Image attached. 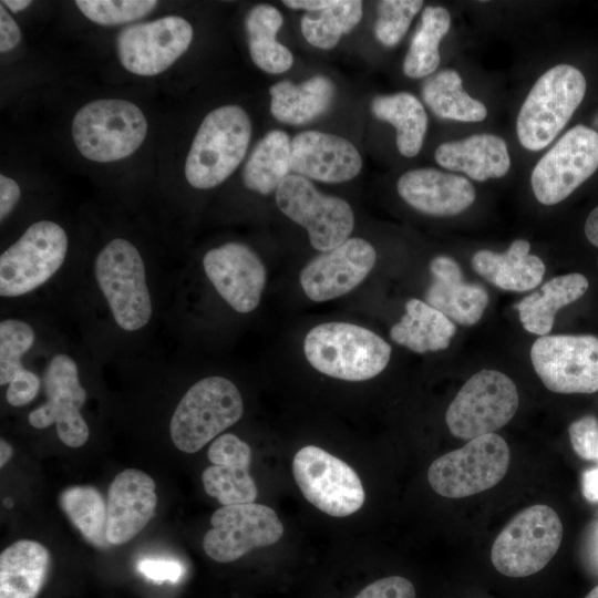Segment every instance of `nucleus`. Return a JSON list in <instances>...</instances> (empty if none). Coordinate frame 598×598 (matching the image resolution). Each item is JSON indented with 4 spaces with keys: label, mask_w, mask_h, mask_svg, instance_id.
<instances>
[{
    "label": "nucleus",
    "mask_w": 598,
    "mask_h": 598,
    "mask_svg": "<svg viewBox=\"0 0 598 598\" xmlns=\"http://www.w3.org/2000/svg\"><path fill=\"white\" fill-rule=\"evenodd\" d=\"M308 362L319 372L346 381H364L381 373L390 344L371 330L347 322L313 327L305 338Z\"/></svg>",
    "instance_id": "1"
},
{
    "label": "nucleus",
    "mask_w": 598,
    "mask_h": 598,
    "mask_svg": "<svg viewBox=\"0 0 598 598\" xmlns=\"http://www.w3.org/2000/svg\"><path fill=\"white\" fill-rule=\"evenodd\" d=\"M251 137L247 112L228 104L210 111L200 123L185 162L189 185L208 189L227 179L244 159Z\"/></svg>",
    "instance_id": "2"
},
{
    "label": "nucleus",
    "mask_w": 598,
    "mask_h": 598,
    "mask_svg": "<svg viewBox=\"0 0 598 598\" xmlns=\"http://www.w3.org/2000/svg\"><path fill=\"white\" fill-rule=\"evenodd\" d=\"M147 121L134 103L101 99L86 103L74 115L72 137L85 158L110 163L131 156L144 142Z\"/></svg>",
    "instance_id": "3"
},
{
    "label": "nucleus",
    "mask_w": 598,
    "mask_h": 598,
    "mask_svg": "<svg viewBox=\"0 0 598 598\" xmlns=\"http://www.w3.org/2000/svg\"><path fill=\"white\" fill-rule=\"evenodd\" d=\"M586 93V79L579 69L558 64L535 82L516 122L518 141L526 150L548 146L568 123Z\"/></svg>",
    "instance_id": "4"
},
{
    "label": "nucleus",
    "mask_w": 598,
    "mask_h": 598,
    "mask_svg": "<svg viewBox=\"0 0 598 598\" xmlns=\"http://www.w3.org/2000/svg\"><path fill=\"white\" fill-rule=\"evenodd\" d=\"M237 386L224 377H207L193 384L177 404L169 423L174 445L195 453L243 415Z\"/></svg>",
    "instance_id": "5"
},
{
    "label": "nucleus",
    "mask_w": 598,
    "mask_h": 598,
    "mask_svg": "<svg viewBox=\"0 0 598 598\" xmlns=\"http://www.w3.org/2000/svg\"><path fill=\"white\" fill-rule=\"evenodd\" d=\"M95 280L116 324L133 332L144 328L153 313L145 266L137 248L124 238H114L94 260Z\"/></svg>",
    "instance_id": "6"
},
{
    "label": "nucleus",
    "mask_w": 598,
    "mask_h": 598,
    "mask_svg": "<svg viewBox=\"0 0 598 598\" xmlns=\"http://www.w3.org/2000/svg\"><path fill=\"white\" fill-rule=\"evenodd\" d=\"M564 528L558 514L548 505L524 508L495 538L491 559L508 577H526L542 570L557 553Z\"/></svg>",
    "instance_id": "7"
},
{
    "label": "nucleus",
    "mask_w": 598,
    "mask_h": 598,
    "mask_svg": "<svg viewBox=\"0 0 598 598\" xmlns=\"http://www.w3.org/2000/svg\"><path fill=\"white\" fill-rule=\"evenodd\" d=\"M509 461L506 441L491 433L472 439L463 447L433 461L427 480L439 495L463 498L498 484L507 472Z\"/></svg>",
    "instance_id": "8"
},
{
    "label": "nucleus",
    "mask_w": 598,
    "mask_h": 598,
    "mask_svg": "<svg viewBox=\"0 0 598 598\" xmlns=\"http://www.w3.org/2000/svg\"><path fill=\"white\" fill-rule=\"evenodd\" d=\"M518 403L513 380L497 370L484 369L460 389L446 410L445 421L452 435L470 441L507 424Z\"/></svg>",
    "instance_id": "9"
},
{
    "label": "nucleus",
    "mask_w": 598,
    "mask_h": 598,
    "mask_svg": "<svg viewBox=\"0 0 598 598\" xmlns=\"http://www.w3.org/2000/svg\"><path fill=\"white\" fill-rule=\"evenodd\" d=\"M66 251L68 236L59 224L30 225L0 256V296L14 298L35 290L60 269Z\"/></svg>",
    "instance_id": "10"
},
{
    "label": "nucleus",
    "mask_w": 598,
    "mask_h": 598,
    "mask_svg": "<svg viewBox=\"0 0 598 598\" xmlns=\"http://www.w3.org/2000/svg\"><path fill=\"white\" fill-rule=\"evenodd\" d=\"M279 209L306 228L317 250L329 251L346 241L354 226L351 206L342 198L320 193L306 177L290 174L276 190Z\"/></svg>",
    "instance_id": "11"
},
{
    "label": "nucleus",
    "mask_w": 598,
    "mask_h": 598,
    "mask_svg": "<svg viewBox=\"0 0 598 598\" xmlns=\"http://www.w3.org/2000/svg\"><path fill=\"white\" fill-rule=\"evenodd\" d=\"M292 473L305 498L330 516H349L364 503V489L355 471L318 446L308 445L296 453Z\"/></svg>",
    "instance_id": "12"
},
{
    "label": "nucleus",
    "mask_w": 598,
    "mask_h": 598,
    "mask_svg": "<svg viewBox=\"0 0 598 598\" xmlns=\"http://www.w3.org/2000/svg\"><path fill=\"white\" fill-rule=\"evenodd\" d=\"M598 168V133L585 125L567 131L537 162L530 176L536 199L555 205Z\"/></svg>",
    "instance_id": "13"
},
{
    "label": "nucleus",
    "mask_w": 598,
    "mask_h": 598,
    "mask_svg": "<svg viewBox=\"0 0 598 598\" xmlns=\"http://www.w3.org/2000/svg\"><path fill=\"white\" fill-rule=\"evenodd\" d=\"M530 360L549 391L563 394L598 391V338L595 336H543L533 343Z\"/></svg>",
    "instance_id": "14"
},
{
    "label": "nucleus",
    "mask_w": 598,
    "mask_h": 598,
    "mask_svg": "<svg viewBox=\"0 0 598 598\" xmlns=\"http://www.w3.org/2000/svg\"><path fill=\"white\" fill-rule=\"evenodd\" d=\"M210 525L203 548L218 563H229L255 548L272 545L283 534L276 512L256 503L221 506L212 515Z\"/></svg>",
    "instance_id": "15"
},
{
    "label": "nucleus",
    "mask_w": 598,
    "mask_h": 598,
    "mask_svg": "<svg viewBox=\"0 0 598 598\" xmlns=\"http://www.w3.org/2000/svg\"><path fill=\"white\" fill-rule=\"evenodd\" d=\"M193 35L190 23L178 16L131 24L117 35L118 60L133 74L156 75L186 52Z\"/></svg>",
    "instance_id": "16"
},
{
    "label": "nucleus",
    "mask_w": 598,
    "mask_h": 598,
    "mask_svg": "<svg viewBox=\"0 0 598 598\" xmlns=\"http://www.w3.org/2000/svg\"><path fill=\"white\" fill-rule=\"evenodd\" d=\"M43 382L48 401L30 412L29 423L35 429L55 424L58 436L65 445L82 446L90 431L80 412L86 392L75 361L69 354H55L47 365Z\"/></svg>",
    "instance_id": "17"
},
{
    "label": "nucleus",
    "mask_w": 598,
    "mask_h": 598,
    "mask_svg": "<svg viewBox=\"0 0 598 598\" xmlns=\"http://www.w3.org/2000/svg\"><path fill=\"white\" fill-rule=\"evenodd\" d=\"M377 251L362 238H348L313 258L300 272V285L313 301L338 298L355 288L375 265Z\"/></svg>",
    "instance_id": "18"
},
{
    "label": "nucleus",
    "mask_w": 598,
    "mask_h": 598,
    "mask_svg": "<svg viewBox=\"0 0 598 598\" xmlns=\"http://www.w3.org/2000/svg\"><path fill=\"white\" fill-rule=\"evenodd\" d=\"M206 276L219 296L237 312L256 309L266 283V269L248 246L227 243L209 249L203 258Z\"/></svg>",
    "instance_id": "19"
},
{
    "label": "nucleus",
    "mask_w": 598,
    "mask_h": 598,
    "mask_svg": "<svg viewBox=\"0 0 598 598\" xmlns=\"http://www.w3.org/2000/svg\"><path fill=\"white\" fill-rule=\"evenodd\" d=\"M362 158L348 140L319 131H303L291 141L290 168L297 175L323 183H341L355 177Z\"/></svg>",
    "instance_id": "20"
},
{
    "label": "nucleus",
    "mask_w": 598,
    "mask_h": 598,
    "mask_svg": "<svg viewBox=\"0 0 598 598\" xmlns=\"http://www.w3.org/2000/svg\"><path fill=\"white\" fill-rule=\"evenodd\" d=\"M157 497L155 483L146 473L127 468L109 487L106 537L112 545L133 539L152 519Z\"/></svg>",
    "instance_id": "21"
},
{
    "label": "nucleus",
    "mask_w": 598,
    "mask_h": 598,
    "mask_svg": "<svg viewBox=\"0 0 598 598\" xmlns=\"http://www.w3.org/2000/svg\"><path fill=\"white\" fill-rule=\"evenodd\" d=\"M213 464L202 474L205 492L223 506L254 503L257 487L249 474L251 450L231 433L218 436L209 446Z\"/></svg>",
    "instance_id": "22"
},
{
    "label": "nucleus",
    "mask_w": 598,
    "mask_h": 598,
    "mask_svg": "<svg viewBox=\"0 0 598 598\" xmlns=\"http://www.w3.org/2000/svg\"><path fill=\"white\" fill-rule=\"evenodd\" d=\"M402 199L414 209L433 216H453L475 200L467 178L435 168H417L402 174L396 184Z\"/></svg>",
    "instance_id": "23"
},
{
    "label": "nucleus",
    "mask_w": 598,
    "mask_h": 598,
    "mask_svg": "<svg viewBox=\"0 0 598 598\" xmlns=\"http://www.w3.org/2000/svg\"><path fill=\"white\" fill-rule=\"evenodd\" d=\"M430 272L432 282L425 292V302L460 324L478 322L488 303L485 288L465 282L460 266L447 256L433 258Z\"/></svg>",
    "instance_id": "24"
},
{
    "label": "nucleus",
    "mask_w": 598,
    "mask_h": 598,
    "mask_svg": "<svg viewBox=\"0 0 598 598\" xmlns=\"http://www.w3.org/2000/svg\"><path fill=\"white\" fill-rule=\"evenodd\" d=\"M434 157L440 166L465 173L477 182L503 177L511 167L506 142L487 133L445 142L435 150Z\"/></svg>",
    "instance_id": "25"
},
{
    "label": "nucleus",
    "mask_w": 598,
    "mask_h": 598,
    "mask_svg": "<svg viewBox=\"0 0 598 598\" xmlns=\"http://www.w3.org/2000/svg\"><path fill=\"white\" fill-rule=\"evenodd\" d=\"M529 249L527 240L516 239L504 252L478 250L472 257V268L499 289L527 291L540 283L546 270L543 260Z\"/></svg>",
    "instance_id": "26"
},
{
    "label": "nucleus",
    "mask_w": 598,
    "mask_h": 598,
    "mask_svg": "<svg viewBox=\"0 0 598 598\" xmlns=\"http://www.w3.org/2000/svg\"><path fill=\"white\" fill-rule=\"evenodd\" d=\"M50 553L38 542L21 539L0 555V598H37L50 569Z\"/></svg>",
    "instance_id": "27"
},
{
    "label": "nucleus",
    "mask_w": 598,
    "mask_h": 598,
    "mask_svg": "<svg viewBox=\"0 0 598 598\" xmlns=\"http://www.w3.org/2000/svg\"><path fill=\"white\" fill-rule=\"evenodd\" d=\"M270 112L276 120L300 125L327 112L334 97V84L323 75L300 84L281 81L270 87Z\"/></svg>",
    "instance_id": "28"
},
{
    "label": "nucleus",
    "mask_w": 598,
    "mask_h": 598,
    "mask_svg": "<svg viewBox=\"0 0 598 598\" xmlns=\"http://www.w3.org/2000/svg\"><path fill=\"white\" fill-rule=\"evenodd\" d=\"M587 278L579 272L554 277L539 291L525 297L515 308L524 329L530 333L547 336L557 311L578 300L588 289Z\"/></svg>",
    "instance_id": "29"
},
{
    "label": "nucleus",
    "mask_w": 598,
    "mask_h": 598,
    "mask_svg": "<svg viewBox=\"0 0 598 598\" xmlns=\"http://www.w3.org/2000/svg\"><path fill=\"white\" fill-rule=\"evenodd\" d=\"M451 319L420 299L405 303V315L390 330L391 339L417 353L446 349L455 334Z\"/></svg>",
    "instance_id": "30"
},
{
    "label": "nucleus",
    "mask_w": 598,
    "mask_h": 598,
    "mask_svg": "<svg viewBox=\"0 0 598 598\" xmlns=\"http://www.w3.org/2000/svg\"><path fill=\"white\" fill-rule=\"evenodd\" d=\"M291 141L280 130L268 132L255 146L243 169L244 185L268 195L290 175Z\"/></svg>",
    "instance_id": "31"
},
{
    "label": "nucleus",
    "mask_w": 598,
    "mask_h": 598,
    "mask_svg": "<svg viewBox=\"0 0 598 598\" xmlns=\"http://www.w3.org/2000/svg\"><path fill=\"white\" fill-rule=\"evenodd\" d=\"M281 25V13L269 4L254 7L245 20L251 60L267 73H283L293 63L290 50L276 40Z\"/></svg>",
    "instance_id": "32"
},
{
    "label": "nucleus",
    "mask_w": 598,
    "mask_h": 598,
    "mask_svg": "<svg viewBox=\"0 0 598 598\" xmlns=\"http://www.w3.org/2000/svg\"><path fill=\"white\" fill-rule=\"evenodd\" d=\"M375 117L396 130V146L406 157L420 152L427 128V115L422 103L409 92L379 95L371 103Z\"/></svg>",
    "instance_id": "33"
},
{
    "label": "nucleus",
    "mask_w": 598,
    "mask_h": 598,
    "mask_svg": "<svg viewBox=\"0 0 598 598\" xmlns=\"http://www.w3.org/2000/svg\"><path fill=\"white\" fill-rule=\"evenodd\" d=\"M422 97L439 117L458 122H481L486 106L473 99L462 85L460 73L445 69L430 76L422 86Z\"/></svg>",
    "instance_id": "34"
},
{
    "label": "nucleus",
    "mask_w": 598,
    "mask_h": 598,
    "mask_svg": "<svg viewBox=\"0 0 598 598\" xmlns=\"http://www.w3.org/2000/svg\"><path fill=\"white\" fill-rule=\"evenodd\" d=\"M451 25L450 12L441 6L424 8L420 24L403 61V72L412 79L433 73L440 64L439 45Z\"/></svg>",
    "instance_id": "35"
},
{
    "label": "nucleus",
    "mask_w": 598,
    "mask_h": 598,
    "mask_svg": "<svg viewBox=\"0 0 598 598\" xmlns=\"http://www.w3.org/2000/svg\"><path fill=\"white\" fill-rule=\"evenodd\" d=\"M59 501L69 519L89 543L99 548L111 545L106 537L107 504L94 487H69L61 493Z\"/></svg>",
    "instance_id": "36"
},
{
    "label": "nucleus",
    "mask_w": 598,
    "mask_h": 598,
    "mask_svg": "<svg viewBox=\"0 0 598 598\" xmlns=\"http://www.w3.org/2000/svg\"><path fill=\"white\" fill-rule=\"evenodd\" d=\"M362 18V1L334 0L333 4L306 13L300 23L305 39L319 49L334 48L341 35L349 33Z\"/></svg>",
    "instance_id": "37"
},
{
    "label": "nucleus",
    "mask_w": 598,
    "mask_h": 598,
    "mask_svg": "<svg viewBox=\"0 0 598 598\" xmlns=\"http://www.w3.org/2000/svg\"><path fill=\"white\" fill-rule=\"evenodd\" d=\"M32 327L20 319H4L0 322V384L11 382L24 369L22 357L34 342Z\"/></svg>",
    "instance_id": "38"
},
{
    "label": "nucleus",
    "mask_w": 598,
    "mask_h": 598,
    "mask_svg": "<svg viewBox=\"0 0 598 598\" xmlns=\"http://www.w3.org/2000/svg\"><path fill=\"white\" fill-rule=\"evenodd\" d=\"M79 10L92 22L100 25H117L138 20L153 11L158 1L154 0H76Z\"/></svg>",
    "instance_id": "39"
},
{
    "label": "nucleus",
    "mask_w": 598,
    "mask_h": 598,
    "mask_svg": "<svg viewBox=\"0 0 598 598\" xmlns=\"http://www.w3.org/2000/svg\"><path fill=\"white\" fill-rule=\"evenodd\" d=\"M423 7L421 0H383L378 2V19L374 25L377 39L393 47L403 38L413 18Z\"/></svg>",
    "instance_id": "40"
},
{
    "label": "nucleus",
    "mask_w": 598,
    "mask_h": 598,
    "mask_svg": "<svg viewBox=\"0 0 598 598\" xmlns=\"http://www.w3.org/2000/svg\"><path fill=\"white\" fill-rule=\"evenodd\" d=\"M574 452L582 460L598 463V419L585 415L568 427Z\"/></svg>",
    "instance_id": "41"
},
{
    "label": "nucleus",
    "mask_w": 598,
    "mask_h": 598,
    "mask_svg": "<svg viewBox=\"0 0 598 598\" xmlns=\"http://www.w3.org/2000/svg\"><path fill=\"white\" fill-rule=\"evenodd\" d=\"M354 598H415V589L409 579L390 576L368 585Z\"/></svg>",
    "instance_id": "42"
},
{
    "label": "nucleus",
    "mask_w": 598,
    "mask_h": 598,
    "mask_svg": "<svg viewBox=\"0 0 598 598\" xmlns=\"http://www.w3.org/2000/svg\"><path fill=\"white\" fill-rule=\"evenodd\" d=\"M39 390V377L24 368L9 383L6 399L12 406H22L30 403L38 395Z\"/></svg>",
    "instance_id": "43"
},
{
    "label": "nucleus",
    "mask_w": 598,
    "mask_h": 598,
    "mask_svg": "<svg viewBox=\"0 0 598 598\" xmlns=\"http://www.w3.org/2000/svg\"><path fill=\"white\" fill-rule=\"evenodd\" d=\"M137 570L151 580L177 582L183 575V566L176 560L144 558L137 563Z\"/></svg>",
    "instance_id": "44"
},
{
    "label": "nucleus",
    "mask_w": 598,
    "mask_h": 598,
    "mask_svg": "<svg viewBox=\"0 0 598 598\" xmlns=\"http://www.w3.org/2000/svg\"><path fill=\"white\" fill-rule=\"evenodd\" d=\"M21 41V31L17 22L4 9L0 6V51L7 53L13 50Z\"/></svg>",
    "instance_id": "45"
},
{
    "label": "nucleus",
    "mask_w": 598,
    "mask_h": 598,
    "mask_svg": "<svg viewBox=\"0 0 598 598\" xmlns=\"http://www.w3.org/2000/svg\"><path fill=\"white\" fill-rule=\"evenodd\" d=\"M21 196V190L18 183L6 176L0 175V219L1 223L12 212Z\"/></svg>",
    "instance_id": "46"
},
{
    "label": "nucleus",
    "mask_w": 598,
    "mask_h": 598,
    "mask_svg": "<svg viewBox=\"0 0 598 598\" xmlns=\"http://www.w3.org/2000/svg\"><path fill=\"white\" fill-rule=\"evenodd\" d=\"M581 491L588 502L598 503V467L582 473Z\"/></svg>",
    "instance_id": "47"
},
{
    "label": "nucleus",
    "mask_w": 598,
    "mask_h": 598,
    "mask_svg": "<svg viewBox=\"0 0 598 598\" xmlns=\"http://www.w3.org/2000/svg\"><path fill=\"white\" fill-rule=\"evenodd\" d=\"M334 0H285L283 4L291 9H305L308 12H317L332 6Z\"/></svg>",
    "instance_id": "48"
},
{
    "label": "nucleus",
    "mask_w": 598,
    "mask_h": 598,
    "mask_svg": "<svg viewBox=\"0 0 598 598\" xmlns=\"http://www.w3.org/2000/svg\"><path fill=\"white\" fill-rule=\"evenodd\" d=\"M585 235L591 245L598 247V206L590 212L586 219Z\"/></svg>",
    "instance_id": "49"
},
{
    "label": "nucleus",
    "mask_w": 598,
    "mask_h": 598,
    "mask_svg": "<svg viewBox=\"0 0 598 598\" xmlns=\"http://www.w3.org/2000/svg\"><path fill=\"white\" fill-rule=\"evenodd\" d=\"M32 1L30 0H4L1 1V4L7 7L11 12L17 13L20 12L28 7H30Z\"/></svg>",
    "instance_id": "50"
},
{
    "label": "nucleus",
    "mask_w": 598,
    "mask_h": 598,
    "mask_svg": "<svg viewBox=\"0 0 598 598\" xmlns=\"http://www.w3.org/2000/svg\"><path fill=\"white\" fill-rule=\"evenodd\" d=\"M13 454L12 446L3 439L0 441V466H4V464L10 460V457Z\"/></svg>",
    "instance_id": "51"
},
{
    "label": "nucleus",
    "mask_w": 598,
    "mask_h": 598,
    "mask_svg": "<svg viewBox=\"0 0 598 598\" xmlns=\"http://www.w3.org/2000/svg\"><path fill=\"white\" fill-rule=\"evenodd\" d=\"M585 598H598V585Z\"/></svg>",
    "instance_id": "52"
},
{
    "label": "nucleus",
    "mask_w": 598,
    "mask_h": 598,
    "mask_svg": "<svg viewBox=\"0 0 598 598\" xmlns=\"http://www.w3.org/2000/svg\"><path fill=\"white\" fill-rule=\"evenodd\" d=\"M4 504H6L7 507H10L11 502L9 499H6Z\"/></svg>",
    "instance_id": "53"
}]
</instances>
